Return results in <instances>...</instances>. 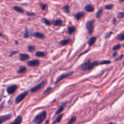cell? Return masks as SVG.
<instances>
[{"instance_id": "cell-1", "label": "cell", "mask_w": 124, "mask_h": 124, "mask_svg": "<svg viewBox=\"0 0 124 124\" xmlns=\"http://www.w3.org/2000/svg\"><path fill=\"white\" fill-rule=\"evenodd\" d=\"M46 115H47V113L46 111L41 112L39 114L36 115L33 120V122L36 124H41L46 119Z\"/></svg>"}, {"instance_id": "cell-2", "label": "cell", "mask_w": 124, "mask_h": 124, "mask_svg": "<svg viewBox=\"0 0 124 124\" xmlns=\"http://www.w3.org/2000/svg\"><path fill=\"white\" fill-rule=\"evenodd\" d=\"M86 28H87V30H88L89 34H92L93 33V30H94V20H90L89 21L87 22L86 23Z\"/></svg>"}, {"instance_id": "cell-3", "label": "cell", "mask_w": 124, "mask_h": 124, "mask_svg": "<svg viewBox=\"0 0 124 124\" xmlns=\"http://www.w3.org/2000/svg\"><path fill=\"white\" fill-rule=\"evenodd\" d=\"M28 94L27 91H25L24 92H23L21 94H19V96H17L15 98V103H18L19 102H21L24 98L27 96V95Z\"/></svg>"}, {"instance_id": "cell-4", "label": "cell", "mask_w": 124, "mask_h": 124, "mask_svg": "<svg viewBox=\"0 0 124 124\" xmlns=\"http://www.w3.org/2000/svg\"><path fill=\"white\" fill-rule=\"evenodd\" d=\"M73 74V72H67V73H64V74H61V75H59V76L58 77V79H56L55 83L56 84L58 83L59 82V81H60L61 80L65 79V78L68 77H69L70 75H72Z\"/></svg>"}, {"instance_id": "cell-5", "label": "cell", "mask_w": 124, "mask_h": 124, "mask_svg": "<svg viewBox=\"0 0 124 124\" xmlns=\"http://www.w3.org/2000/svg\"><path fill=\"white\" fill-rule=\"evenodd\" d=\"M46 83V81H42V82L40 83L39 84L36 85V86H34L33 88H31V89H30V91H31V92H36V91H39V90L41 89L44 86L45 84Z\"/></svg>"}, {"instance_id": "cell-6", "label": "cell", "mask_w": 124, "mask_h": 124, "mask_svg": "<svg viewBox=\"0 0 124 124\" xmlns=\"http://www.w3.org/2000/svg\"><path fill=\"white\" fill-rule=\"evenodd\" d=\"M18 88V86L15 85H11L9 87H8L7 88V93L9 94H12L14 93L15 91Z\"/></svg>"}, {"instance_id": "cell-7", "label": "cell", "mask_w": 124, "mask_h": 124, "mask_svg": "<svg viewBox=\"0 0 124 124\" xmlns=\"http://www.w3.org/2000/svg\"><path fill=\"white\" fill-rule=\"evenodd\" d=\"M40 62L38 60H33L29 61L27 63L28 66H38Z\"/></svg>"}, {"instance_id": "cell-8", "label": "cell", "mask_w": 124, "mask_h": 124, "mask_svg": "<svg viewBox=\"0 0 124 124\" xmlns=\"http://www.w3.org/2000/svg\"><path fill=\"white\" fill-rule=\"evenodd\" d=\"M90 63H91V61L88 60V62H85V63H84L83 64H82V66H81V68H82L83 70H85V71L90 70L91 69Z\"/></svg>"}, {"instance_id": "cell-9", "label": "cell", "mask_w": 124, "mask_h": 124, "mask_svg": "<svg viewBox=\"0 0 124 124\" xmlns=\"http://www.w3.org/2000/svg\"><path fill=\"white\" fill-rule=\"evenodd\" d=\"M10 117L11 114H7V115H1V116H0V124H2V123L7 121V120L10 119Z\"/></svg>"}, {"instance_id": "cell-10", "label": "cell", "mask_w": 124, "mask_h": 124, "mask_svg": "<svg viewBox=\"0 0 124 124\" xmlns=\"http://www.w3.org/2000/svg\"><path fill=\"white\" fill-rule=\"evenodd\" d=\"M84 10L87 12H93L94 11V8L92 4H87L85 6Z\"/></svg>"}, {"instance_id": "cell-11", "label": "cell", "mask_w": 124, "mask_h": 124, "mask_svg": "<svg viewBox=\"0 0 124 124\" xmlns=\"http://www.w3.org/2000/svg\"><path fill=\"white\" fill-rule=\"evenodd\" d=\"M22 117L21 115H18L16 118L14 120V121H13L12 122H11L10 124H21L22 122Z\"/></svg>"}, {"instance_id": "cell-12", "label": "cell", "mask_w": 124, "mask_h": 124, "mask_svg": "<svg viewBox=\"0 0 124 124\" xmlns=\"http://www.w3.org/2000/svg\"><path fill=\"white\" fill-rule=\"evenodd\" d=\"M85 13L84 12H78V13H76L75 15V18L76 20H79L80 19L82 18V17H84Z\"/></svg>"}, {"instance_id": "cell-13", "label": "cell", "mask_w": 124, "mask_h": 124, "mask_svg": "<svg viewBox=\"0 0 124 124\" xmlns=\"http://www.w3.org/2000/svg\"><path fill=\"white\" fill-rule=\"evenodd\" d=\"M29 58V55L28 54H25V53H21L19 55V59L21 61H25L27 60Z\"/></svg>"}, {"instance_id": "cell-14", "label": "cell", "mask_w": 124, "mask_h": 124, "mask_svg": "<svg viewBox=\"0 0 124 124\" xmlns=\"http://www.w3.org/2000/svg\"><path fill=\"white\" fill-rule=\"evenodd\" d=\"M96 41V37H95V36L91 37L88 41V45H89V46H92V45L94 44V43H95Z\"/></svg>"}, {"instance_id": "cell-15", "label": "cell", "mask_w": 124, "mask_h": 124, "mask_svg": "<svg viewBox=\"0 0 124 124\" xmlns=\"http://www.w3.org/2000/svg\"><path fill=\"white\" fill-rule=\"evenodd\" d=\"M33 35L34 36H35V37L38 38L42 39L44 38V35L42 34V33H40V32H35L33 34Z\"/></svg>"}, {"instance_id": "cell-16", "label": "cell", "mask_w": 124, "mask_h": 124, "mask_svg": "<svg viewBox=\"0 0 124 124\" xmlns=\"http://www.w3.org/2000/svg\"><path fill=\"white\" fill-rule=\"evenodd\" d=\"M62 22L61 19H56V20L53 21V25L55 26H61L62 25Z\"/></svg>"}, {"instance_id": "cell-17", "label": "cell", "mask_w": 124, "mask_h": 124, "mask_svg": "<svg viewBox=\"0 0 124 124\" xmlns=\"http://www.w3.org/2000/svg\"><path fill=\"white\" fill-rule=\"evenodd\" d=\"M13 9L15 11H16V12H19V13H23L24 12V9L23 8H21V7H19V6H14L13 7Z\"/></svg>"}, {"instance_id": "cell-18", "label": "cell", "mask_w": 124, "mask_h": 124, "mask_svg": "<svg viewBox=\"0 0 124 124\" xmlns=\"http://www.w3.org/2000/svg\"><path fill=\"white\" fill-rule=\"evenodd\" d=\"M62 117H63V114H61L59 115H58V117H57L56 119V120L53 122V124H56V123L60 122L61 120L62 119Z\"/></svg>"}, {"instance_id": "cell-19", "label": "cell", "mask_w": 124, "mask_h": 124, "mask_svg": "<svg viewBox=\"0 0 124 124\" xmlns=\"http://www.w3.org/2000/svg\"><path fill=\"white\" fill-rule=\"evenodd\" d=\"M26 71H27V69L25 67L21 66L20 68H19V70H18L17 72H18V74H23V73H25V72H26Z\"/></svg>"}, {"instance_id": "cell-20", "label": "cell", "mask_w": 124, "mask_h": 124, "mask_svg": "<svg viewBox=\"0 0 124 124\" xmlns=\"http://www.w3.org/2000/svg\"><path fill=\"white\" fill-rule=\"evenodd\" d=\"M35 55H36V57H43L46 55V53L44 52H41V51H38V52H36V53H35Z\"/></svg>"}, {"instance_id": "cell-21", "label": "cell", "mask_w": 124, "mask_h": 124, "mask_svg": "<svg viewBox=\"0 0 124 124\" xmlns=\"http://www.w3.org/2000/svg\"><path fill=\"white\" fill-rule=\"evenodd\" d=\"M69 42H70V40H68V39H65V40H61V41H60V44L64 46V45H65V44H67L69 43Z\"/></svg>"}, {"instance_id": "cell-22", "label": "cell", "mask_w": 124, "mask_h": 124, "mask_svg": "<svg viewBox=\"0 0 124 124\" xmlns=\"http://www.w3.org/2000/svg\"><path fill=\"white\" fill-rule=\"evenodd\" d=\"M62 9L65 13H69V12H70V7H69V5H66V6H64Z\"/></svg>"}, {"instance_id": "cell-23", "label": "cell", "mask_w": 124, "mask_h": 124, "mask_svg": "<svg viewBox=\"0 0 124 124\" xmlns=\"http://www.w3.org/2000/svg\"><path fill=\"white\" fill-rule=\"evenodd\" d=\"M75 31V27L71 26V27H68V32H69L70 34H71Z\"/></svg>"}, {"instance_id": "cell-24", "label": "cell", "mask_w": 124, "mask_h": 124, "mask_svg": "<svg viewBox=\"0 0 124 124\" xmlns=\"http://www.w3.org/2000/svg\"><path fill=\"white\" fill-rule=\"evenodd\" d=\"M102 12H103V9L102 8L100 9H99V10L97 12V13H96V18H100L101 16L102 13Z\"/></svg>"}, {"instance_id": "cell-25", "label": "cell", "mask_w": 124, "mask_h": 124, "mask_svg": "<svg viewBox=\"0 0 124 124\" xmlns=\"http://www.w3.org/2000/svg\"><path fill=\"white\" fill-rule=\"evenodd\" d=\"M76 117H75V116L72 117H71V119H70V120H69V121L68 122L67 124H73V123L75 122V121H76Z\"/></svg>"}, {"instance_id": "cell-26", "label": "cell", "mask_w": 124, "mask_h": 124, "mask_svg": "<svg viewBox=\"0 0 124 124\" xmlns=\"http://www.w3.org/2000/svg\"><path fill=\"white\" fill-rule=\"evenodd\" d=\"M63 110H64V106L61 105L59 107V108L58 109V110L56 111V114H59V113H61Z\"/></svg>"}, {"instance_id": "cell-27", "label": "cell", "mask_w": 124, "mask_h": 124, "mask_svg": "<svg viewBox=\"0 0 124 124\" xmlns=\"http://www.w3.org/2000/svg\"><path fill=\"white\" fill-rule=\"evenodd\" d=\"M117 40H121V41H123V40H124V32L121 33L120 35H117Z\"/></svg>"}, {"instance_id": "cell-28", "label": "cell", "mask_w": 124, "mask_h": 124, "mask_svg": "<svg viewBox=\"0 0 124 124\" xmlns=\"http://www.w3.org/2000/svg\"><path fill=\"white\" fill-rule=\"evenodd\" d=\"M111 63V62L110 60H104L102 61L101 62H100V64H110Z\"/></svg>"}, {"instance_id": "cell-29", "label": "cell", "mask_w": 124, "mask_h": 124, "mask_svg": "<svg viewBox=\"0 0 124 124\" xmlns=\"http://www.w3.org/2000/svg\"><path fill=\"white\" fill-rule=\"evenodd\" d=\"M113 7V4H107L105 6V9L107 10L112 9Z\"/></svg>"}, {"instance_id": "cell-30", "label": "cell", "mask_w": 124, "mask_h": 124, "mask_svg": "<svg viewBox=\"0 0 124 124\" xmlns=\"http://www.w3.org/2000/svg\"><path fill=\"white\" fill-rule=\"evenodd\" d=\"M35 50V47H34V46H28V51H29V52H33Z\"/></svg>"}, {"instance_id": "cell-31", "label": "cell", "mask_w": 124, "mask_h": 124, "mask_svg": "<svg viewBox=\"0 0 124 124\" xmlns=\"http://www.w3.org/2000/svg\"><path fill=\"white\" fill-rule=\"evenodd\" d=\"M42 21H43L44 23L46 24V25H48V26L50 25V22L48 19H46V18H42Z\"/></svg>"}, {"instance_id": "cell-32", "label": "cell", "mask_w": 124, "mask_h": 124, "mask_svg": "<svg viewBox=\"0 0 124 124\" xmlns=\"http://www.w3.org/2000/svg\"><path fill=\"white\" fill-rule=\"evenodd\" d=\"M124 12H120V13H119V14L117 15V17H118L119 18H124Z\"/></svg>"}, {"instance_id": "cell-33", "label": "cell", "mask_w": 124, "mask_h": 124, "mask_svg": "<svg viewBox=\"0 0 124 124\" xmlns=\"http://www.w3.org/2000/svg\"><path fill=\"white\" fill-rule=\"evenodd\" d=\"M121 44H117L116 46H114L113 47V50H118L119 49H121Z\"/></svg>"}, {"instance_id": "cell-34", "label": "cell", "mask_w": 124, "mask_h": 124, "mask_svg": "<svg viewBox=\"0 0 124 124\" xmlns=\"http://www.w3.org/2000/svg\"><path fill=\"white\" fill-rule=\"evenodd\" d=\"M47 7V4H41V8L42 10H45L46 9V7Z\"/></svg>"}, {"instance_id": "cell-35", "label": "cell", "mask_w": 124, "mask_h": 124, "mask_svg": "<svg viewBox=\"0 0 124 124\" xmlns=\"http://www.w3.org/2000/svg\"><path fill=\"white\" fill-rule=\"evenodd\" d=\"M24 38H27V37H29V33H28V32L26 30H25V34H24Z\"/></svg>"}, {"instance_id": "cell-36", "label": "cell", "mask_w": 124, "mask_h": 124, "mask_svg": "<svg viewBox=\"0 0 124 124\" xmlns=\"http://www.w3.org/2000/svg\"><path fill=\"white\" fill-rule=\"evenodd\" d=\"M112 33H113V32H110L108 33V34L106 35V38H108L109 36H110V35L112 34Z\"/></svg>"}, {"instance_id": "cell-37", "label": "cell", "mask_w": 124, "mask_h": 124, "mask_svg": "<svg viewBox=\"0 0 124 124\" xmlns=\"http://www.w3.org/2000/svg\"><path fill=\"white\" fill-rule=\"evenodd\" d=\"M18 51H13V52H12V53H10V56H12V55H14V54H15V53H18Z\"/></svg>"}, {"instance_id": "cell-38", "label": "cell", "mask_w": 124, "mask_h": 124, "mask_svg": "<svg viewBox=\"0 0 124 124\" xmlns=\"http://www.w3.org/2000/svg\"><path fill=\"white\" fill-rule=\"evenodd\" d=\"M27 15H35V13H30V12H27Z\"/></svg>"}, {"instance_id": "cell-39", "label": "cell", "mask_w": 124, "mask_h": 124, "mask_svg": "<svg viewBox=\"0 0 124 124\" xmlns=\"http://www.w3.org/2000/svg\"><path fill=\"white\" fill-rule=\"evenodd\" d=\"M50 88H48V89H46V91H45V92H44V93H46V92H48V90H50Z\"/></svg>"}, {"instance_id": "cell-40", "label": "cell", "mask_w": 124, "mask_h": 124, "mask_svg": "<svg viewBox=\"0 0 124 124\" xmlns=\"http://www.w3.org/2000/svg\"><path fill=\"white\" fill-rule=\"evenodd\" d=\"M122 57H123V55H121V57H120L119 58H117V59H116V60H121V58H122Z\"/></svg>"}, {"instance_id": "cell-41", "label": "cell", "mask_w": 124, "mask_h": 124, "mask_svg": "<svg viewBox=\"0 0 124 124\" xmlns=\"http://www.w3.org/2000/svg\"><path fill=\"white\" fill-rule=\"evenodd\" d=\"M116 124V123H113V122H110L108 123V124Z\"/></svg>"}, {"instance_id": "cell-42", "label": "cell", "mask_w": 124, "mask_h": 124, "mask_svg": "<svg viewBox=\"0 0 124 124\" xmlns=\"http://www.w3.org/2000/svg\"><path fill=\"white\" fill-rule=\"evenodd\" d=\"M116 55H117V52H115V53H113V55H114V56Z\"/></svg>"}, {"instance_id": "cell-43", "label": "cell", "mask_w": 124, "mask_h": 124, "mask_svg": "<svg viewBox=\"0 0 124 124\" xmlns=\"http://www.w3.org/2000/svg\"><path fill=\"white\" fill-rule=\"evenodd\" d=\"M119 2H124V0H119Z\"/></svg>"}, {"instance_id": "cell-44", "label": "cell", "mask_w": 124, "mask_h": 124, "mask_svg": "<svg viewBox=\"0 0 124 124\" xmlns=\"http://www.w3.org/2000/svg\"><path fill=\"white\" fill-rule=\"evenodd\" d=\"M2 105L0 106V109H1V108H2Z\"/></svg>"}, {"instance_id": "cell-45", "label": "cell", "mask_w": 124, "mask_h": 124, "mask_svg": "<svg viewBox=\"0 0 124 124\" xmlns=\"http://www.w3.org/2000/svg\"><path fill=\"white\" fill-rule=\"evenodd\" d=\"M15 43H16V44H18V42H17V41H15Z\"/></svg>"}, {"instance_id": "cell-46", "label": "cell", "mask_w": 124, "mask_h": 124, "mask_svg": "<svg viewBox=\"0 0 124 124\" xmlns=\"http://www.w3.org/2000/svg\"><path fill=\"white\" fill-rule=\"evenodd\" d=\"M0 36H2V34H0Z\"/></svg>"}, {"instance_id": "cell-47", "label": "cell", "mask_w": 124, "mask_h": 124, "mask_svg": "<svg viewBox=\"0 0 124 124\" xmlns=\"http://www.w3.org/2000/svg\"><path fill=\"white\" fill-rule=\"evenodd\" d=\"M16 1H21V0H16Z\"/></svg>"}, {"instance_id": "cell-48", "label": "cell", "mask_w": 124, "mask_h": 124, "mask_svg": "<svg viewBox=\"0 0 124 124\" xmlns=\"http://www.w3.org/2000/svg\"><path fill=\"white\" fill-rule=\"evenodd\" d=\"M104 1H106V0H104Z\"/></svg>"}]
</instances>
